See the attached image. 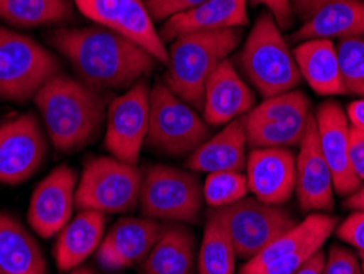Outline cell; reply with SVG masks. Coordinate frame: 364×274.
<instances>
[{"label": "cell", "instance_id": "9c48e42d", "mask_svg": "<svg viewBox=\"0 0 364 274\" xmlns=\"http://www.w3.org/2000/svg\"><path fill=\"white\" fill-rule=\"evenodd\" d=\"M210 216L223 225L237 256L243 261H250L299 223L281 206L261 202L256 197H245L227 207L213 209Z\"/></svg>", "mask_w": 364, "mask_h": 274}, {"label": "cell", "instance_id": "7402d4cb", "mask_svg": "<svg viewBox=\"0 0 364 274\" xmlns=\"http://www.w3.org/2000/svg\"><path fill=\"white\" fill-rule=\"evenodd\" d=\"M292 53L302 79L314 93L323 98L346 94L333 40H305L297 43Z\"/></svg>", "mask_w": 364, "mask_h": 274}, {"label": "cell", "instance_id": "cb8c5ba5", "mask_svg": "<svg viewBox=\"0 0 364 274\" xmlns=\"http://www.w3.org/2000/svg\"><path fill=\"white\" fill-rule=\"evenodd\" d=\"M105 214L81 211L58 233L55 261L60 271H74L95 253L104 240Z\"/></svg>", "mask_w": 364, "mask_h": 274}, {"label": "cell", "instance_id": "5b68a950", "mask_svg": "<svg viewBox=\"0 0 364 274\" xmlns=\"http://www.w3.org/2000/svg\"><path fill=\"white\" fill-rule=\"evenodd\" d=\"M208 127L199 110L171 93L163 80L154 83L149 93V148L166 157H186L210 138Z\"/></svg>", "mask_w": 364, "mask_h": 274}, {"label": "cell", "instance_id": "ffe728a7", "mask_svg": "<svg viewBox=\"0 0 364 274\" xmlns=\"http://www.w3.org/2000/svg\"><path fill=\"white\" fill-rule=\"evenodd\" d=\"M248 23V0H205L197 7L166 20L159 35L164 43L192 31L242 28Z\"/></svg>", "mask_w": 364, "mask_h": 274}, {"label": "cell", "instance_id": "83f0119b", "mask_svg": "<svg viewBox=\"0 0 364 274\" xmlns=\"http://www.w3.org/2000/svg\"><path fill=\"white\" fill-rule=\"evenodd\" d=\"M237 258V251L227 230L208 214L197 253V274H235Z\"/></svg>", "mask_w": 364, "mask_h": 274}, {"label": "cell", "instance_id": "f35d334b", "mask_svg": "<svg viewBox=\"0 0 364 274\" xmlns=\"http://www.w3.org/2000/svg\"><path fill=\"white\" fill-rule=\"evenodd\" d=\"M346 118L351 128L364 133V99L353 100L346 107Z\"/></svg>", "mask_w": 364, "mask_h": 274}, {"label": "cell", "instance_id": "4fadbf2b", "mask_svg": "<svg viewBox=\"0 0 364 274\" xmlns=\"http://www.w3.org/2000/svg\"><path fill=\"white\" fill-rule=\"evenodd\" d=\"M77 182L76 171L63 164L36 186L26 217L30 227L43 238L58 235L73 218Z\"/></svg>", "mask_w": 364, "mask_h": 274}, {"label": "cell", "instance_id": "44dd1931", "mask_svg": "<svg viewBox=\"0 0 364 274\" xmlns=\"http://www.w3.org/2000/svg\"><path fill=\"white\" fill-rule=\"evenodd\" d=\"M248 137L243 118L227 123L222 130L207 138L186 164L196 173H220V171H245L248 163Z\"/></svg>", "mask_w": 364, "mask_h": 274}, {"label": "cell", "instance_id": "5bb4252c", "mask_svg": "<svg viewBox=\"0 0 364 274\" xmlns=\"http://www.w3.org/2000/svg\"><path fill=\"white\" fill-rule=\"evenodd\" d=\"M322 154L333 177L335 192L350 196L361 186L350 161V123L338 102L326 100L315 112Z\"/></svg>", "mask_w": 364, "mask_h": 274}, {"label": "cell", "instance_id": "ba28073f", "mask_svg": "<svg viewBox=\"0 0 364 274\" xmlns=\"http://www.w3.org/2000/svg\"><path fill=\"white\" fill-rule=\"evenodd\" d=\"M203 206L202 184L194 173L156 164L144 171L140 209L144 217L173 223H197Z\"/></svg>", "mask_w": 364, "mask_h": 274}, {"label": "cell", "instance_id": "d6a6232c", "mask_svg": "<svg viewBox=\"0 0 364 274\" xmlns=\"http://www.w3.org/2000/svg\"><path fill=\"white\" fill-rule=\"evenodd\" d=\"M323 274H364L360 255L345 246L333 245L326 255Z\"/></svg>", "mask_w": 364, "mask_h": 274}, {"label": "cell", "instance_id": "b9f144b4", "mask_svg": "<svg viewBox=\"0 0 364 274\" xmlns=\"http://www.w3.org/2000/svg\"><path fill=\"white\" fill-rule=\"evenodd\" d=\"M71 274H95V271L90 270V268L79 266V268H76V270H74V271H71Z\"/></svg>", "mask_w": 364, "mask_h": 274}, {"label": "cell", "instance_id": "74e56055", "mask_svg": "<svg viewBox=\"0 0 364 274\" xmlns=\"http://www.w3.org/2000/svg\"><path fill=\"white\" fill-rule=\"evenodd\" d=\"M330 0H291L292 12L297 19L302 21L309 20L312 15L317 12L318 9H322L325 4H328Z\"/></svg>", "mask_w": 364, "mask_h": 274}, {"label": "cell", "instance_id": "8d00e7d4", "mask_svg": "<svg viewBox=\"0 0 364 274\" xmlns=\"http://www.w3.org/2000/svg\"><path fill=\"white\" fill-rule=\"evenodd\" d=\"M350 161L358 179L364 182V133L350 128Z\"/></svg>", "mask_w": 364, "mask_h": 274}, {"label": "cell", "instance_id": "4316f807", "mask_svg": "<svg viewBox=\"0 0 364 274\" xmlns=\"http://www.w3.org/2000/svg\"><path fill=\"white\" fill-rule=\"evenodd\" d=\"M73 0H0V20L35 28L73 19Z\"/></svg>", "mask_w": 364, "mask_h": 274}, {"label": "cell", "instance_id": "52a82bcc", "mask_svg": "<svg viewBox=\"0 0 364 274\" xmlns=\"http://www.w3.org/2000/svg\"><path fill=\"white\" fill-rule=\"evenodd\" d=\"M143 173L136 166L114 157L90 159L84 166L76 189L79 211L123 214L140 204Z\"/></svg>", "mask_w": 364, "mask_h": 274}, {"label": "cell", "instance_id": "7bdbcfd3", "mask_svg": "<svg viewBox=\"0 0 364 274\" xmlns=\"http://www.w3.org/2000/svg\"><path fill=\"white\" fill-rule=\"evenodd\" d=\"M360 260H361V266H363V271H364V253H360Z\"/></svg>", "mask_w": 364, "mask_h": 274}, {"label": "cell", "instance_id": "d6986e66", "mask_svg": "<svg viewBox=\"0 0 364 274\" xmlns=\"http://www.w3.org/2000/svg\"><path fill=\"white\" fill-rule=\"evenodd\" d=\"M336 227H338V220L333 216H326V214L320 212L310 214L296 227L277 236L261 253L251 258L250 261H245L238 274L250 273L256 268L267 265V263L279 260V258L317 253L318 250H322L323 243L335 232Z\"/></svg>", "mask_w": 364, "mask_h": 274}, {"label": "cell", "instance_id": "f546056e", "mask_svg": "<svg viewBox=\"0 0 364 274\" xmlns=\"http://www.w3.org/2000/svg\"><path fill=\"white\" fill-rule=\"evenodd\" d=\"M203 202L212 209H222L242 201L250 192L248 177L243 171H220L207 174L202 184Z\"/></svg>", "mask_w": 364, "mask_h": 274}, {"label": "cell", "instance_id": "8992f818", "mask_svg": "<svg viewBox=\"0 0 364 274\" xmlns=\"http://www.w3.org/2000/svg\"><path fill=\"white\" fill-rule=\"evenodd\" d=\"M60 74V61L30 36L0 26V100L35 99L51 78Z\"/></svg>", "mask_w": 364, "mask_h": 274}, {"label": "cell", "instance_id": "1f68e13d", "mask_svg": "<svg viewBox=\"0 0 364 274\" xmlns=\"http://www.w3.org/2000/svg\"><path fill=\"white\" fill-rule=\"evenodd\" d=\"M336 55L346 94L364 99V36L340 40Z\"/></svg>", "mask_w": 364, "mask_h": 274}, {"label": "cell", "instance_id": "9a60e30c", "mask_svg": "<svg viewBox=\"0 0 364 274\" xmlns=\"http://www.w3.org/2000/svg\"><path fill=\"white\" fill-rule=\"evenodd\" d=\"M333 177L320 149L312 114L296 157V196L304 212H326L333 211Z\"/></svg>", "mask_w": 364, "mask_h": 274}, {"label": "cell", "instance_id": "2e32d148", "mask_svg": "<svg viewBox=\"0 0 364 274\" xmlns=\"http://www.w3.org/2000/svg\"><path fill=\"white\" fill-rule=\"evenodd\" d=\"M164 225L148 217H123L104 236L95 251L97 263L109 271L125 270L146 260Z\"/></svg>", "mask_w": 364, "mask_h": 274}, {"label": "cell", "instance_id": "3957f363", "mask_svg": "<svg viewBox=\"0 0 364 274\" xmlns=\"http://www.w3.org/2000/svg\"><path fill=\"white\" fill-rule=\"evenodd\" d=\"M242 28L192 31L179 35L168 48L163 83L179 99L202 112L208 79L242 43Z\"/></svg>", "mask_w": 364, "mask_h": 274}, {"label": "cell", "instance_id": "4dcf8cb0", "mask_svg": "<svg viewBox=\"0 0 364 274\" xmlns=\"http://www.w3.org/2000/svg\"><path fill=\"white\" fill-rule=\"evenodd\" d=\"M310 114V100L301 90H289L274 98L263 99V102L255 105L248 114L243 115L245 123L277 122L286 118Z\"/></svg>", "mask_w": 364, "mask_h": 274}, {"label": "cell", "instance_id": "277c9868", "mask_svg": "<svg viewBox=\"0 0 364 274\" xmlns=\"http://www.w3.org/2000/svg\"><path fill=\"white\" fill-rule=\"evenodd\" d=\"M238 61L245 78L263 99L294 90L302 80L294 53L269 12L256 20Z\"/></svg>", "mask_w": 364, "mask_h": 274}, {"label": "cell", "instance_id": "603a6c76", "mask_svg": "<svg viewBox=\"0 0 364 274\" xmlns=\"http://www.w3.org/2000/svg\"><path fill=\"white\" fill-rule=\"evenodd\" d=\"M364 36L363 0H330L292 35L294 41L345 40Z\"/></svg>", "mask_w": 364, "mask_h": 274}, {"label": "cell", "instance_id": "484cf974", "mask_svg": "<svg viewBox=\"0 0 364 274\" xmlns=\"http://www.w3.org/2000/svg\"><path fill=\"white\" fill-rule=\"evenodd\" d=\"M0 274H46L43 251L17 218L0 212Z\"/></svg>", "mask_w": 364, "mask_h": 274}, {"label": "cell", "instance_id": "7c38bea8", "mask_svg": "<svg viewBox=\"0 0 364 274\" xmlns=\"http://www.w3.org/2000/svg\"><path fill=\"white\" fill-rule=\"evenodd\" d=\"M46 137L35 115L25 114L0 125V182L17 186L41 168Z\"/></svg>", "mask_w": 364, "mask_h": 274}, {"label": "cell", "instance_id": "e575fe53", "mask_svg": "<svg viewBox=\"0 0 364 274\" xmlns=\"http://www.w3.org/2000/svg\"><path fill=\"white\" fill-rule=\"evenodd\" d=\"M205 0H144L154 21H166L174 15L197 7Z\"/></svg>", "mask_w": 364, "mask_h": 274}, {"label": "cell", "instance_id": "836d02e7", "mask_svg": "<svg viewBox=\"0 0 364 274\" xmlns=\"http://www.w3.org/2000/svg\"><path fill=\"white\" fill-rule=\"evenodd\" d=\"M338 240L364 253V212H351L335 230Z\"/></svg>", "mask_w": 364, "mask_h": 274}, {"label": "cell", "instance_id": "30bf717a", "mask_svg": "<svg viewBox=\"0 0 364 274\" xmlns=\"http://www.w3.org/2000/svg\"><path fill=\"white\" fill-rule=\"evenodd\" d=\"M149 88L140 80L110 102L105 118V148L117 159L136 166L149 127Z\"/></svg>", "mask_w": 364, "mask_h": 274}, {"label": "cell", "instance_id": "f1b7e54d", "mask_svg": "<svg viewBox=\"0 0 364 274\" xmlns=\"http://www.w3.org/2000/svg\"><path fill=\"white\" fill-rule=\"evenodd\" d=\"M314 112L296 115L286 120L245 123L251 148H291L301 144Z\"/></svg>", "mask_w": 364, "mask_h": 274}, {"label": "cell", "instance_id": "ab89813d", "mask_svg": "<svg viewBox=\"0 0 364 274\" xmlns=\"http://www.w3.org/2000/svg\"><path fill=\"white\" fill-rule=\"evenodd\" d=\"M325 260H326V253L323 250H318L317 253L310 256L309 260L305 261L294 274H323Z\"/></svg>", "mask_w": 364, "mask_h": 274}, {"label": "cell", "instance_id": "8fae6325", "mask_svg": "<svg viewBox=\"0 0 364 274\" xmlns=\"http://www.w3.org/2000/svg\"><path fill=\"white\" fill-rule=\"evenodd\" d=\"M79 12L95 23L135 41L158 63L168 64V46L154 26L143 0H73Z\"/></svg>", "mask_w": 364, "mask_h": 274}, {"label": "cell", "instance_id": "d4e9b609", "mask_svg": "<svg viewBox=\"0 0 364 274\" xmlns=\"http://www.w3.org/2000/svg\"><path fill=\"white\" fill-rule=\"evenodd\" d=\"M143 274H196L194 233L184 223L164 225L156 245L143 261Z\"/></svg>", "mask_w": 364, "mask_h": 274}, {"label": "cell", "instance_id": "60d3db41", "mask_svg": "<svg viewBox=\"0 0 364 274\" xmlns=\"http://www.w3.org/2000/svg\"><path fill=\"white\" fill-rule=\"evenodd\" d=\"M345 207L350 209L351 212H364V182L358 189L346 197Z\"/></svg>", "mask_w": 364, "mask_h": 274}, {"label": "cell", "instance_id": "d590c367", "mask_svg": "<svg viewBox=\"0 0 364 274\" xmlns=\"http://www.w3.org/2000/svg\"><path fill=\"white\" fill-rule=\"evenodd\" d=\"M250 2L253 5H263V7H266L281 30L289 28L292 25L294 17H296L292 12L291 0H250Z\"/></svg>", "mask_w": 364, "mask_h": 274}, {"label": "cell", "instance_id": "7a4b0ae2", "mask_svg": "<svg viewBox=\"0 0 364 274\" xmlns=\"http://www.w3.org/2000/svg\"><path fill=\"white\" fill-rule=\"evenodd\" d=\"M35 105L53 147L61 153L81 152L92 143L109 109L102 93L61 73L38 90Z\"/></svg>", "mask_w": 364, "mask_h": 274}, {"label": "cell", "instance_id": "ac0fdd59", "mask_svg": "<svg viewBox=\"0 0 364 274\" xmlns=\"http://www.w3.org/2000/svg\"><path fill=\"white\" fill-rule=\"evenodd\" d=\"M255 107V94L230 59L215 69L203 90L202 117L210 127H225Z\"/></svg>", "mask_w": 364, "mask_h": 274}, {"label": "cell", "instance_id": "6da1fadb", "mask_svg": "<svg viewBox=\"0 0 364 274\" xmlns=\"http://www.w3.org/2000/svg\"><path fill=\"white\" fill-rule=\"evenodd\" d=\"M50 45L68 59L81 83L99 93L130 89L158 63L135 41L100 25L56 30Z\"/></svg>", "mask_w": 364, "mask_h": 274}, {"label": "cell", "instance_id": "e0dca14e", "mask_svg": "<svg viewBox=\"0 0 364 274\" xmlns=\"http://www.w3.org/2000/svg\"><path fill=\"white\" fill-rule=\"evenodd\" d=\"M250 192L261 202L281 206L296 192V154L289 148H253L246 163Z\"/></svg>", "mask_w": 364, "mask_h": 274}]
</instances>
